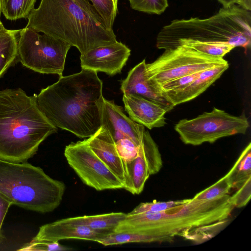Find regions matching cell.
I'll use <instances>...</instances> for the list:
<instances>
[{
    "instance_id": "484cf974",
    "label": "cell",
    "mask_w": 251,
    "mask_h": 251,
    "mask_svg": "<svg viewBox=\"0 0 251 251\" xmlns=\"http://www.w3.org/2000/svg\"><path fill=\"white\" fill-rule=\"evenodd\" d=\"M232 187L227 174L217 182L194 196L196 200H209L228 195Z\"/></svg>"
},
{
    "instance_id": "cb8c5ba5",
    "label": "cell",
    "mask_w": 251,
    "mask_h": 251,
    "mask_svg": "<svg viewBox=\"0 0 251 251\" xmlns=\"http://www.w3.org/2000/svg\"><path fill=\"white\" fill-rule=\"evenodd\" d=\"M185 45L197 51L206 55L219 58L223 57L235 47L225 43L203 42L197 41H187L180 42L177 46Z\"/></svg>"
},
{
    "instance_id": "d4e9b609",
    "label": "cell",
    "mask_w": 251,
    "mask_h": 251,
    "mask_svg": "<svg viewBox=\"0 0 251 251\" xmlns=\"http://www.w3.org/2000/svg\"><path fill=\"white\" fill-rule=\"evenodd\" d=\"M102 20L106 27L112 30L118 13V0H89Z\"/></svg>"
},
{
    "instance_id": "d6986e66",
    "label": "cell",
    "mask_w": 251,
    "mask_h": 251,
    "mask_svg": "<svg viewBox=\"0 0 251 251\" xmlns=\"http://www.w3.org/2000/svg\"><path fill=\"white\" fill-rule=\"evenodd\" d=\"M126 214L124 212H111L68 218L61 221L65 223L84 226L96 231L110 233L114 232L119 223L125 219Z\"/></svg>"
},
{
    "instance_id": "8d00e7d4",
    "label": "cell",
    "mask_w": 251,
    "mask_h": 251,
    "mask_svg": "<svg viewBox=\"0 0 251 251\" xmlns=\"http://www.w3.org/2000/svg\"><path fill=\"white\" fill-rule=\"evenodd\" d=\"M1 0H0V16H1Z\"/></svg>"
},
{
    "instance_id": "7402d4cb",
    "label": "cell",
    "mask_w": 251,
    "mask_h": 251,
    "mask_svg": "<svg viewBox=\"0 0 251 251\" xmlns=\"http://www.w3.org/2000/svg\"><path fill=\"white\" fill-rule=\"evenodd\" d=\"M232 189L236 190L251 177V143L242 151L230 170L226 173Z\"/></svg>"
},
{
    "instance_id": "d590c367",
    "label": "cell",
    "mask_w": 251,
    "mask_h": 251,
    "mask_svg": "<svg viewBox=\"0 0 251 251\" xmlns=\"http://www.w3.org/2000/svg\"><path fill=\"white\" fill-rule=\"evenodd\" d=\"M5 27L2 24V23L0 20V32L2 30H4Z\"/></svg>"
},
{
    "instance_id": "f1b7e54d",
    "label": "cell",
    "mask_w": 251,
    "mask_h": 251,
    "mask_svg": "<svg viewBox=\"0 0 251 251\" xmlns=\"http://www.w3.org/2000/svg\"><path fill=\"white\" fill-rule=\"evenodd\" d=\"M117 151L126 163L135 158L139 151V146L128 138L121 139L115 142Z\"/></svg>"
},
{
    "instance_id": "9a60e30c",
    "label": "cell",
    "mask_w": 251,
    "mask_h": 251,
    "mask_svg": "<svg viewBox=\"0 0 251 251\" xmlns=\"http://www.w3.org/2000/svg\"><path fill=\"white\" fill-rule=\"evenodd\" d=\"M85 140L91 150L117 176L125 187L128 179L126 163L120 156L115 142L109 133L101 126L93 135Z\"/></svg>"
},
{
    "instance_id": "d6a6232c",
    "label": "cell",
    "mask_w": 251,
    "mask_h": 251,
    "mask_svg": "<svg viewBox=\"0 0 251 251\" xmlns=\"http://www.w3.org/2000/svg\"><path fill=\"white\" fill-rule=\"evenodd\" d=\"M12 205V202L0 193V241L2 226L8 210Z\"/></svg>"
},
{
    "instance_id": "9c48e42d",
    "label": "cell",
    "mask_w": 251,
    "mask_h": 251,
    "mask_svg": "<svg viewBox=\"0 0 251 251\" xmlns=\"http://www.w3.org/2000/svg\"><path fill=\"white\" fill-rule=\"evenodd\" d=\"M227 62L224 58L209 56L181 45L165 50L153 62L146 64V72L152 84L160 88L168 81Z\"/></svg>"
},
{
    "instance_id": "4dcf8cb0",
    "label": "cell",
    "mask_w": 251,
    "mask_h": 251,
    "mask_svg": "<svg viewBox=\"0 0 251 251\" xmlns=\"http://www.w3.org/2000/svg\"><path fill=\"white\" fill-rule=\"evenodd\" d=\"M251 197V177L247 180L235 192L230 196L229 200L235 208L245 206L249 201Z\"/></svg>"
},
{
    "instance_id": "5bb4252c",
    "label": "cell",
    "mask_w": 251,
    "mask_h": 251,
    "mask_svg": "<svg viewBox=\"0 0 251 251\" xmlns=\"http://www.w3.org/2000/svg\"><path fill=\"white\" fill-rule=\"evenodd\" d=\"M121 90L123 94L141 97L159 104L167 112L175 107L163 92L148 78L145 59L129 71L126 77L122 81Z\"/></svg>"
},
{
    "instance_id": "3957f363",
    "label": "cell",
    "mask_w": 251,
    "mask_h": 251,
    "mask_svg": "<svg viewBox=\"0 0 251 251\" xmlns=\"http://www.w3.org/2000/svg\"><path fill=\"white\" fill-rule=\"evenodd\" d=\"M25 27L67 42L81 54L117 41L113 29L73 0H41Z\"/></svg>"
},
{
    "instance_id": "8992f818",
    "label": "cell",
    "mask_w": 251,
    "mask_h": 251,
    "mask_svg": "<svg viewBox=\"0 0 251 251\" xmlns=\"http://www.w3.org/2000/svg\"><path fill=\"white\" fill-rule=\"evenodd\" d=\"M65 189L64 182L40 167L0 159V193L12 204L40 213L52 212L60 205Z\"/></svg>"
},
{
    "instance_id": "ffe728a7",
    "label": "cell",
    "mask_w": 251,
    "mask_h": 251,
    "mask_svg": "<svg viewBox=\"0 0 251 251\" xmlns=\"http://www.w3.org/2000/svg\"><path fill=\"white\" fill-rule=\"evenodd\" d=\"M174 238L154 236L136 232H113L99 240L97 242L104 246L129 243L172 242Z\"/></svg>"
},
{
    "instance_id": "836d02e7",
    "label": "cell",
    "mask_w": 251,
    "mask_h": 251,
    "mask_svg": "<svg viewBox=\"0 0 251 251\" xmlns=\"http://www.w3.org/2000/svg\"><path fill=\"white\" fill-rule=\"evenodd\" d=\"M83 10L96 18L102 21L89 0H73Z\"/></svg>"
},
{
    "instance_id": "83f0119b",
    "label": "cell",
    "mask_w": 251,
    "mask_h": 251,
    "mask_svg": "<svg viewBox=\"0 0 251 251\" xmlns=\"http://www.w3.org/2000/svg\"><path fill=\"white\" fill-rule=\"evenodd\" d=\"M130 7L135 10L160 15L168 7V0H127Z\"/></svg>"
},
{
    "instance_id": "2e32d148",
    "label": "cell",
    "mask_w": 251,
    "mask_h": 251,
    "mask_svg": "<svg viewBox=\"0 0 251 251\" xmlns=\"http://www.w3.org/2000/svg\"><path fill=\"white\" fill-rule=\"evenodd\" d=\"M125 110L136 123L150 129L164 126L167 111L161 105L142 97L123 94Z\"/></svg>"
},
{
    "instance_id": "44dd1931",
    "label": "cell",
    "mask_w": 251,
    "mask_h": 251,
    "mask_svg": "<svg viewBox=\"0 0 251 251\" xmlns=\"http://www.w3.org/2000/svg\"><path fill=\"white\" fill-rule=\"evenodd\" d=\"M20 30L5 28L0 32V77L17 58Z\"/></svg>"
},
{
    "instance_id": "6da1fadb",
    "label": "cell",
    "mask_w": 251,
    "mask_h": 251,
    "mask_svg": "<svg viewBox=\"0 0 251 251\" xmlns=\"http://www.w3.org/2000/svg\"><path fill=\"white\" fill-rule=\"evenodd\" d=\"M37 105L55 127L79 138H89L102 126L104 98L97 72L82 69L61 76L36 95Z\"/></svg>"
},
{
    "instance_id": "7c38bea8",
    "label": "cell",
    "mask_w": 251,
    "mask_h": 251,
    "mask_svg": "<svg viewBox=\"0 0 251 251\" xmlns=\"http://www.w3.org/2000/svg\"><path fill=\"white\" fill-rule=\"evenodd\" d=\"M130 50L121 42L98 47L81 54L82 69L101 72L109 75L120 73L130 55Z\"/></svg>"
},
{
    "instance_id": "4316f807",
    "label": "cell",
    "mask_w": 251,
    "mask_h": 251,
    "mask_svg": "<svg viewBox=\"0 0 251 251\" xmlns=\"http://www.w3.org/2000/svg\"><path fill=\"white\" fill-rule=\"evenodd\" d=\"M190 199L181 200L169 201H158L155 200L149 202H142L138 205L131 212L130 214L143 213H155L165 211L171 207L184 203Z\"/></svg>"
},
{
    "instance_id": "277c9868",
    "label": "cell",
    "mask_w": 251,
    "mask_h": 251,
    "mask_svg": "<svg viewBox=\"0 0 251 251\" xmlns=\"http://www.w3.org/2000/svg\"><path fill=\"white\" fill-rule=\"evenodd\" d=\"M227 195L209 200L193 198L183 204L155 213L126 214L114 232H136L154 236L185 238L191 230L228 219L235 208Z\"/></svg>"
},
{
    "instance_id": "603a6c76",
    "label": "cell",
    "mask_w": 251,
    "mask_h": 251,
    "mask_svg": "<svg viewBox=\"0 0 251 251\" xmlns=\"http://www.w3.org/2000/svg\"><path fill=\"white\" fill-rule=\"evenodd\" d=\"M1 12L9 20L27 18L36 0H1Z\"/></svg>"
},
{
    "instance_id": "e0dca14e",
    "label": "cell",
    "mask_w": 251,
    "mask_h": 251,
    "mask_svg": "<svg viewBox=\"0 0 251 251\" xmlns=\"http://www.w3.org/2000/svg\"><path fill=\"white\" fill-rule=\"evenodd\" d=\"M108 233L93 230L87 226L65 223L61 220L40 227L31 241H59L79 239L97 242Z\"/></svg>"
},
{
    "instance_id": "5b68a950",
    "label": "cell",
    "mask_w": 251,
    "mask_h": 251,
    "mask_svg": "<svg viewBox=\"0 0 251 251\" xmlns=\"http://www.w3.org/2000/svg\"><path fill=\"white\" fill-rule=\"evenodd\" d=\"M187 41L225 43L247 49L251 41V11L234 4L207 18L174 20L158 33L156 47L165 50Z\"/></svg>"
},
{
    "instance_id": "f546056e",
    "label": "cell",
    "mask_w": 251,
    "mask_h": 251,
    "mask_svg": "<svg viewBox=\"0 0 251 251\" xmlns=\"http://www.w3.org/2000/svg\"><path fill=\"white\" fill-rule=\"evenodd\" d=\"M70 250H72V249L60 244L58 241H31L18 250L21 251H51Z\"/></svg>"
},
{
    "instance_id": "4fadbf2b",
    "label": "cell",
    "mask_w": 251,
    "mask_h": 251,
    "mask_svg": "<svg viewBox=\"0 0 251 251\" xmlns=\"http://www.w3.org/2000/svg\"><path fill=\"white\" fill-rule=\"evenodd\" d=\"M101 126L109 133L115 142L128 138L138 146L140 144L145 130V126L125 114L122 107L115 104L113 100L105 99Z\"/></svg>"
},
{
    "instance_id": "30bf717a",
    "label": "cell",
    "mask_w": 251,
    "mask_h": 251,
    "mask_svg": "<svg viewBox=\"0 0 251 251\" xmlns=\"http://www.w3.org/2000/svg\"><path fill=\"white\" fill-rule=\"evenodd\" d=\"M64 156L83 183L97 191L124 189L125 185L97 156L85 140L65 147Z\"/></svg>"
},
{
    "instance_id": "ac0fdd59",
    "label": "cell",
    "mask_w": 251,
    "mask_h": 251,
    "mask_svg": "<svg viewBox=\"0 0 251 251\" xmlns=\"http://www.w3.org/2000/svg\"><path fill=\"white\" fill-rule=\"evenodd\" d=\"M229 67L228 63L213 66L202 71L190 84L174 92H163L167 99L175 106L190 101L204 92Z\"/></svg>"
},
{
    "instance_id": "52a82bcc",
    "label": "cell",
    "mask_w": 251,
    "mask_h": 251,
    "mask_svg": "<svg viewBox=\"0 0 251 251\" xmlns=\"http://www.w3.org/2000/svg\"><path fill=\"white\" fill-rule=\"evenodd\" d=\"M71 47L66 42L25 27L19 33L17 58L23 65L35 72L60 77Z\"/></svg>"
},
{
    "instance_id": "7a4b0ae2",
    "label": "cell",
    "mask_w": 251,
    "mask_h": 251,
    "mask_svg": "<svg viewBox=\"0 0 251 251\" xmlns=\"http://www.w3.org/2000/svg\"><path fill=\"white\" fill-rule=\"evenodd\" d=\"M57 131L38 108L35 94L27 96L21 88L0 90V159L26 162Z\"/></svg>"
},
{
    "instance_id": "ba28073f",
    "label": "cell",
    "mask_w": 251,
    "mask_h": 251,
    "mask_svg": "<svg viewBox=\"0 0 251 251\" xmlns=\"http://www.w3.org/2000/svg\"><path fill=\"white\" fill-rule=\"evenodd\" d=\"M250 124L245 114L234 116L214 107L192 119L180 120L175 126L181 140L187 145L213 143L225 137L245 134Z\"/></svg>"
},
{
    "instance_id": "e575fe53",
    "label": "cell",
    "mask_w": 251,
    "mask_h": 251,
    "mask_svg": "<svg viewBox=\"0 0 251 251\" xmlns=\"http://www.w3.org/2000/svg\"><path fill=\"white\" fill-rule=\"evenodd\" d=\"M223 5V7H228L234 4H238L240 0H217Z\"/></svg>"
},
{
    "instance_id": "1f68e13d",
    "label": "cell",
    "mask_w": 251,
    "mask_h": 251,
    "mask_svg": "<svg viewBox=\"0 0 251 251\" xmlns=\"http://www.w3.org/2000/svg\"><path fill=\"white\" fill-rule=\"evenodd\" d=\"M201 72L187 75L166 82L160 87V89L163 92L178 91L190 84Z\"/></svg>"
},
{
    "instance_id": "8fae6325",
    "label": "cell",
    "mask_w": 251,
    "mask_h": 251,
    "mask_svg": "<svg viewBox=\"0 0 251 251\" xmlns=\"http://www.w3.org/2000/svg\"><path fill=\"white\" fill-rule=\"evenodd\" d=\"M126 166L128 179L124 189L134 195L141 193L150 176L162 168L163 161L158 147L148 130L144 131L137 156L127 163Z\"/></svg>"
}]
</instances>
